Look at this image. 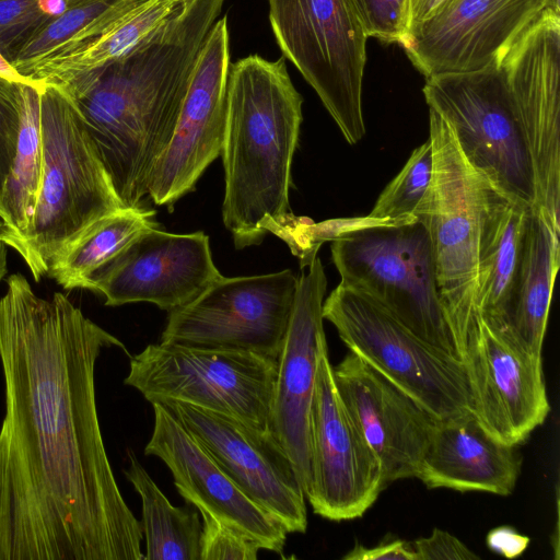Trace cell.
I'll list each match as a JSON object with an SVG mask.
<instances>
[{
    "mask_svg": "<svg viewBox=\"0 0 560 560\" xmlns=\"http://www.w3.org/2000/svg\"><path fill=\"white\" fill-rule=\"evenodd\" d=\"M152 406L154 424L144 453L167 466L178 493L198 511L254 540L260 549L282 555L288 535L284 526L236 486L164 405Z\"/></svg>",
    "mask_w": 560,
    "mask_h": 560,
    "instance_id": "20",
    "label": "cell"
},
{
    "mask_svg": "<svg viewBox=\"0 0 560 560\" xmlns=\"http://www.w3.org/2000/svg\"><path fill=\"white\" fill-rule=\"evenodd\" d=\"M550 2H551L555 7H559V8H560V1H559V0H550Z\"/></svg>",
    "mask_w": 560,
    "mask_h": 560,
    "instance_id": "42",
    "label": "cell"
},
{
    "mask_svg": "<svg viewBox=\"0 0 560 560\" xmlns=\"http://www.w3.org/2000/svg\"><path fill=\"white\" fill-rule=\"evenodd\" d=\"M124 343L65 294L13 273L0 299L5 416L0 560H142L140 522L116 482L95 395L103 349Z\"/></svg>",
    "mask_w": 560,
    "mask_h": 560,
    "instance_id": "1",
    "label": "cell"
},
{
    "mask_svg": "<svg viewBox=\"0 0 560 560\" xmlns=\"http://www.w3.org/2000/svg\"><path fill=\"white\" fill-rule=\"evenodd\" d=\"M5 244L0 242V281L3 279V277L7 275L8 272V268H7V248H5Z\"/></svg>",
    "mask_w": 560,
    "mask_h": 560,
    "instance_id": "41",
    "label": "cell"
},
{
    "mask_svg": "<svg viewBox=\"0 0 560 560\" xmlns=\"http://www.w3.org/2000/svg\"><path fill=\"white\" fill-rule=\"evenodd\" d=\"M136 1L88 0L68 10L30 39L12 60V66L32 79L46 62L70 54L101 34Z\"/></svg>",
    "mask_w": 560,
    "mask_h": 560,
    "instance_id": "28",
    "label": "cell"
},
{
    "mask_svg": "<svg viewBox=\"0 0 560 560\" xmlns=\"http://www.w3.org/2000/svg\"><path fill=\"white\" fill-rule=\"evenodd\" d=\"M202 518L200 560H256L260 547L238 530L199 511Z\"/></svg>",
    "mask_w": 560,
    "mask_h": 560,
    "instance_id": "32",
    "label": "cell"
},
{
    "mask_svg": "<svg viewBox=\"0 0 560 560\" xmlns=\"http://www.w3.org/2000/svg\"><path fill=\"white\" fill-rule=\"evenodd\" d=\"M529 542V537L510 526L495 527L486 537L488 548L508 559L520 557L527 549Z\"/></svg>",
    "mask_w": 560,
    "mask_h": 560,
    "instance_id": "36",
    "label": "cell"
},
{
    "mask_svg": "<svg viewBox=\"0 0 560 560\" xmlns=\"http://www.w3.org/2000/svg\"><path fill=\"white\" fill-rule=\"evenodd\" d=\"M164 405L236 486L291 533H305V494L287 452L270 431L189 404Z\"/></svg>",
    "mask_w": 560,
    "mask_h": 560,
    "instance_id": "15",
    "label": "cell"
},
{
    "mask_svg": "<svg viewBox=\"0 0 560 560\" xmlns=\"http://www.w3.org/2000/svg\"><path fill=\"white\" fill-rule=\"evenodd\" d=\"M282 51L315 90L341 135H365L362 81L368 36L347 0H267Z\"/></svg>",
    "mask_w": 560,
    "mask_h": 560,
    "instance_id": "9",
    "label": "cell"
},
{
    "mask_svg": "<svg viewBox=\"0 0 560 560\" xmlns=\"http://www.w3.org/2000/svg\"><path fill=\"white\" fill-rule=\"evenodd\" d=\"M331 242L341 283L375 300L428 343L457 355L439 298L430 238L419 219L349 231Z\"/></svg>",
    "mask_w": 560,
    "mask_h": 560,
    "instance_id": "7",
    "label": "cell"
},
{
    "mask_svg": "<svg viewBox=\"0 0 560 560\" xmlns=\"http://www.w3.org/2000/svg\"><path fill=\"white\" fill-rule=\"evenodd\" d=\"M314 513L340 522L362 516L386 483L381 460L347 410L336 387L328 349L320 354L308 423Z\"/></svg>",
    "mask_w": 560,
    "mask_h": 560,
    "instance_id": "13",
    "label": "cell"
},
{
    "mask_svg": "<svg viewBox=\"0 0 560 560\" xmlns=\"http://www.w3.org/2000/svg\"><path fill=\"white\" fill-rule=\"evenodd\" d=\"M418 560L479 559L464 542L452 534L434 528L430 536L412 542Z\"/></svg>",
    "mask_w": 560,
    "mask_h": 560,
    "instance_id": "34",
    "label": "cell"
},
{
    "mask_svg": "<svg viewBox=\"0 0 560 560\" xmlns=\"http://www.w3.org/2000/svg\"><path fill=\"white\" fill-rule=\"evenodd\" d=\"M332 371L347 410L381 460L386 486L416 478L438 421L352 352Z\"/></svg>",
    "mask_w": 560,
    "mask_h": 560,
    "instance_id": "21",
    "label": "cell"
},
{
    "mask_svg": "<svg viewBox=\"0 0 560 560\" xmlns=\"http://www.w3.org/2000/svg\"><path fill=\"white\" fill-rule=\"evenodd\" d=\"M560 266L559 234L530 207L518 277L504 329L527 352L541 357L555 280Z\"/></svg>",
    "mask_w": 560,
    "mask_h": 560,
    "instance_id": "23",
    "label": "cell"
},
{
    "mask_svg": "<svg viewBox=\"0 0 560 560\" xmlns=\"http://www.w3.org/2000/svg\"><path fill=\"white\" fill-rule=\"evenodd\" d=\"M433 174L431 140L412 151L401 171L378 196L371 218L410 222L415 211L428 191Z\"/></svg>",
    "mask_w": 560,
    "mask_h": 560,
    "instance_id": "30",
    "label": "cell"
},
{
    "mask_svg": "<svg viewBox=\"0 0 560 560\" xmlns=\"http://www.w3.org/2000/svg\"><path fill=\"white\" fill-rule=\"evenodd\" d=\"M225 0H179L125 57L60 85L72 100L125 207L149 196L203 42Z\"/></svg>",
    "mask_w": 560,
    "mask_h": 560,
    "instance_id": "2",
    "label": "cell"
},
{
    "mask_svg": "<svg viewBox=\"0 0 560 560\" xmlns=\"http://www.w3.org/2000/svg\"><path fill=\"white\" fill-rule=\"evenodd\" d=\"M44 83L22 84L21 121L15 156L2 195L3 215L21 236L28 226L42 176L40 91Z\"/></svg>",
    "mask_w": 560,
    "mask_h": 560,
    "instance_id": "29",
    "label": "cell"
},
{
    "mask_svg": "<svg viewBox=\"0 0 560 560\" xmlns=\"http://www.w3.org/2000/svg\"><path fill=\"white\" fill-rule=\"evenodd\" d=\"M550 0H446L400 44L425 78L493 62Z\"/></svg>",
    "mask_w": 560,
    "mask_h": 560,
    "instance_id": "17",
    "label": "cell"
},
{
    "mask_svg": "<svg viewBox=\"0 0 560 560\" xmlns=\"http://www.w3.org/2000/svg\"><path fill=\"white\" fill-rule=\"evenodd\" d=\"M0 78L5 80L22 83V84H32L38 85L43 82L34 81L30 78L22 75L12 63L0 52Z\"/></svg>",
    "mask_w": 560,
    "mask_h": 560,
    "instance_id": "40",
    "label": "cell"
},
{
    "mask_svg": "<svg viewBox=\"0 0 560 560\" xmlns=\"http://www.w3.org/2000/svg\"><path fill=\"white\" fill-rule=\"evenodd\" d=\"M345 560H418L413 544L405 540H390L366 548L357 542L343 556Z\"/></svg>",
    "mask_w": 560,
    "mask_h": 560,
    "instance_id": "35",
    "label": "cell"
},
{
    "mask_svg": "<svg viewBox=\"0 0 560 560\" xmlns=\"http://www.w3.org/2000/svg\"><path fill=\"white\" fill-rule=\"evenodd\" d=\"M302 104L283 57L271 61L250 55L231 63L222 219L237 249L285 230Z\"/></svg>",
    "mask_w": 560,
    "mask_h": 560,
    "instance_id": "3",
    "label": "cell"
},
{
    "mask_svg": "<svg viewBox=\"0 0 560 560\" xmlns=\"http://www.w3.org/2000/svg\"><path fill=\"white\" fill-rule=\"evenodd\" d=\"M154 214L141 207H125L98 219L57 255L47 275L65 290H88L93 278L137 236L158 226Z\"/></svg>",
    "mask_w": 560,
    "mask_h": 560,
    "instance_id": "26",
    "label": "cell"
},
{
    "mask_svg": "<svg viewBox=\"0 0 560 560\" xmlns=\"http://www.w3.org/2000/svg\"><path fill=\"white\" fill-rule=\"evenodd\" d=\"M521 463L516 447L493 439L469 412L436 422L416 478L429 489L509 495Z\"/></svg>",
    "mask_w": 560,
    "mask_h": 560,
    "instance_id": "22",
    "label": "cell"
},
{
    "mask_svg": "<svg viewBox=\"0 0 560 560\" xmlns=\"http://www.w3.org/2000/svg\"><path fill=\"white\" fill-rule=\"evenodd\" d=\"M460 359L478 422L505 445L523 444L550 411L542 357L527 352L509 332L479 316Z\"/></svg>",
    "mask_w": 560,
    "mask_h": 560,
    "instance_id": "14",
    "label": "cell"
},
{
    "mask_svg": "<svg viewBox=\"0 0 560 560\" xmlns=\"http://www.w3.org/2000/svg\"><path fill=\"white\" fill-rule=\"evenodd\" d=\"M423 95L469 164L509 200L533 207L532 161L498 59L479 70L428 77Z\"/></svg>",
    "mask_w": 560,
    "mask_h": 560,
    "instance_id": "10",
    "label": "cell"
},
{
    "mask_svg": "<svg viewBox=\"0 0 560 560\" xmlns=\"http://www.w3.org/2000/svg\"><path fill=\"white\" fill-rule=\"evenodd\" d=\"M350 352L384 375L436 421L471 411L465 364L434 347L365 293L339 283L323 303Z\"/></svg>",
    "mask_w": 560,
    "mask_h": 560,
    "instance_id": "6",
    "label": "cell"
},
{
    "mask_svg": "<svg viewBox=\"0 0 560 560\" xmlns=\"http://www.w3.org/2000/svg\"><path fill=\"white\" fill-rule=\"evenodd\" d=\"M368 37L385 43L405 39L409 28V0H347Z\"/></svg>",
    "mask_w": 560,
    "mask_h": 560,
    "instance_id": "31",
    "label": "cell"
},
{
    "mask_svg": "<svg viewBox=\"0 0 560 560\" xmlns=\"http://www.w3.org/2000/svg\"><path fill=\"white\" fill-rule=\"evenodd\" d=\"M0 242L9 245L21 256L24 250L22 236L13 229L7 219L0 213Z\"/></svg>",
    "mask_w": 560,
    "mask_h": 560,
    "instance_id": "39",
    "label": "cell"
},
{
    "mask_svg": "<svg viewBox=\"0 0 560 560\" xmlns=\"http://www.w3.org/2000/svg\"><path fill=\"white\" fill-rule=\"evenodd\" d=\"M21 88L22 83L0 78V213L2 215V195L15 156L20 131Z\"/></svg>",
    "mask_w": 560,
    "mask_h": 560,
    "instance_id": "33",
    "label": "cell"
},
{
    "mask_svg": "<svg viewBox=\"0 0 560 560\" xmlns=\"http://www.w3.org/2000/svg\"><path fill=\"white\" fill-rule=\"evenodd\" d=\"M299 278L277 358L269 431L290 457L304 494L310 481L308 423L320 354L327 349L323 303L327 279L319 258Z\"/></svg>",
    "mask_w": 560,
    "mask_h": 560,
    "instance_id": "19",
    "label": "cell"
},
{
    "mask_svg": "<svg viewBox=\"0 0 560 560\" xmlns=\"http://www.w3.org/2000/svg\"><path fill=\"white\" fill-rule=\"evenodd\" d=\"M85 1L88 0H27L39 31L51 20Z\"/></svg>",
    "mask_w": 560,
    "mask_h": 560,
    "instance_id": "37",
    "label": "cell"
},
{
    "mask_svg": "<svg viewBox=\"0 0 560 560\" xmlns=\"http://www.w3.org/2000/svg\"><path fill=\"white\" fill-rule=\"evenodd\" d=\"M530 207L500 194L486 218L478 265V312L489 325L504 329L518 277Z\"/></svg>",
    "mask_w": 560,
    "mask_h": 560,
    "instance_id": "24",
    "label": "cell"
},
{
    "mask_svg": "<svg viewBox=\"0 0 560 560\" xmlns=\"http://www.w3.org/2000/svg\"><path fill=\"white\" fill-rule=\"evenodd\" d=\"M534 172L536 199L559 234L560 9L546 8L498 57Z\"/></svg>",
    "mask_w": 560,
    "mask_h": 560,
    "instance_id": "11",
    "label": "cell"
},
{
    "mask_svg": "<svg viewBox=\"0 0 560 560\" xmlns=\"http://www.w3.org/2000/svg\"><path fill=\"white\" fill-rule=\"evenodd\" d=\"M125 476L141 499L144 559L200 560L202 523L197 509L171 504L131 450Z\"/></svg>",
    "mask_w": 560,
    "mask_h": 560,
    "instance_id": "27",
    "label": "cell"
},
{
    "mask_svg": "<svg viewBox=\"0 0 560 560\" xmlns=\"http://www.w3.org/2000/svg\"><path fill=\"white\" fill-rule=\"evenodd\" d=\"M221 276L203 232L177 234L158 225L137 236L88 290L102 294L107 306L147 302L171 312Z\"/></svg>",
    "mask_w": 560,
    "mask_h": 560,
    "instance_id": "18",
    "label": "cell"
},
{
    "mask_svg": "<svg viewBox=\"0 0 560 560\" xmlns=\"http://www.w3.org/2000/svg\"><path fill=\"white\" fill-rule=\"evenodd\" d=\"M228 19L210 28L197 57L171 142L156 163L149 196L172 207L194 190L222 153L226 125V85L231 67Z\"/></svg>",
    "mask_w": 560,
    "mask_h": 560,
    "instance_id": "16",
    "label": "cell"
},
{
    "mask_svg": "<svg viewBox=\"0 0 560 560\" xmlns=\"http://www.w3.org/2000/svg\"><path fill=\"white\" fill-rule=\"evenodd\" d=\"M40 133L39 189L22 235V258L37 281L85 229L125 208L80 113L60 85L42 88Z\"/></svg>",
    "mask_w": 560,
    "mask_h": 560,
    "instance_id": "4",
    "label": "cell"
},
{
    "mask_svg": "<svg viewBox=\"0 0 560 560\" xmlns=\"http://www.w3.org/2000/svg\"><path fill=\"white\" fill-rule=\"evenodd\" d=\"M445 1L409 0V28L429 18Z\"/></svg>",
    "mask_w": 560,
    "mask_h": 560,
    "instance_id": "38",
    "label": "cell"
},
{
    "mask_svg": "<svg viewBox=\"0 0 560 560\" xmlns=\"http://www.w3.org/2000/svg\"><path fill=\"white\" fill-rule=\"evenodd\" d=\"M129 366L125 384L151 404L185 402L269 431L276 358L160 341L130 357Z\"/></svg>",
    "mask_w": 560,
    "mask_h": 560,
    "instance_id": "8",
    "label": "cell"
},
{
    "mask_svg": "<svg viewBox=\"0 0 560 560\" xmlns=\"http://www.w3.org/2000/svg\"><path fill=\"white\" fill-rule=\"evenodd\" d=\"M299 278L290 269L221 276L189 303L168 312L162 342L278 358Z\"/></svg>",
    "mask_w": 560,
    "mask_h": 560,
    "instance_id": "12",
    "label": "cell"
},
{
    "mask_svg": "<svg viewBox=\"0 0 560 560\" xmlns=\"http://www.w3.org/2000/svg\"><path fill=\"white\" fill-rule=\"evenodd\" d=\"M433 174L415 211L431 245L436 287L457 355L479 318V247L486 218L501 194L463 154L446 121L429 108Z\"/></svg>",
    "mask_w": 560,
    "mask_h": 560,
    "instance_id": "5",
    "label": "cell"
},
{
    "mask_svg": "<svg viewBox=\"0 0 560 560\" xmlns=\"http://www.w3.org/2000/svg\"><path fill=\"white\" fill-rule=\"evenodd\" d=\"M178 1L137 0L101 34L70 54L46 62L32 79L65 84L125 57L170 16Z\"/></svg>",
    "mask_w": 560,
    "mask_h": 560,
    "instance_id": "25",
    "label": "cell"
}]
</instances>
